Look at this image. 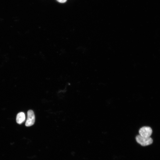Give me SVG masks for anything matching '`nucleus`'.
<instances>
[{
    "instance_id": "nucleus-2",
    "label": "nucleus",
    "mask_w": 160,
    "mask_h": 160,
    "mask_svg": "<svg viewBox=\"0 0 160 160\" xmlns=\"http://www.w3.org/2000/svg\"><path fill=\"white\" fill-rule=\"evenodd\" d=\"M138 132L140 136L144 137H149L152 135V130L150 127L144 126L140 128Z\"/></svg>"
},
{
    "instance_id": "nucleus-1",
    "label": "nucleus",
    "mask_w": 160,
    "mask_h": 160,
    "mask_svg": "<svg viewBox=\"0 0 160 160\" xmlns=\"http://www.w3.org/2000/svg\"><path fill=\"white\" fill-rule=\"evenodd\" d=\"M135 140L137 143L142 146H146L151 144L153 140L150 137H145L137 135L135 137Z\"/></svg>"
},
{
    "instance_id": "nucleus-4",
    "label": "nucleus",
    "mask_w": 160,
    "mask_h": 160,
    "mask_svg": "<svg viewBox=\"0 0 160 160\" xmlns=\"http://www.w3.org/2000/svg\"><path fill=\"white\" fill-rule=\"evenodd\" d=\"M25 114L23 112H20L17 114L16 116V121L18 124H21L25 121Z\"/></svg>"
},
{
    "instance_id": "nucleus-5",
    "label": "nucleus",
    "mask_w": 160,
    "mask_h": 160,
    "mask_svg": "<svg viewBox=\"0 0 160 160\" xmlns=\"http://www.w3.org/2000/svg\"><path fill=\"white\" fill-rule=\"evenodd\" d=\"M58 2L61 3H64L67 0H57Z\"/></svg>"
},
{
    "instance_id": "nucleus-3",
    "label": "nucleus",
    "mask_w": 160,
    "mask_h": 160,
    "mask_svg": "<svg viewBox=\"0 0 160 160\" xmlns=\"http://www.w3.org/2000/svg\"><path fill=\"white\" fill-rule=\"evenodd\" d=\"M35 121V116L33 111L29 110L27 112V118L25 125L27 127H29L33 125Z\"/></svg>"
}]
</instances>
